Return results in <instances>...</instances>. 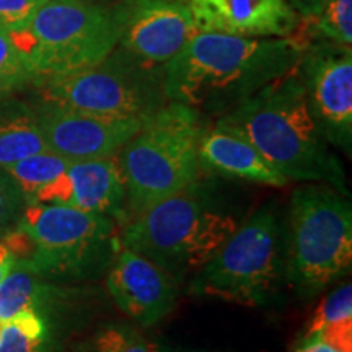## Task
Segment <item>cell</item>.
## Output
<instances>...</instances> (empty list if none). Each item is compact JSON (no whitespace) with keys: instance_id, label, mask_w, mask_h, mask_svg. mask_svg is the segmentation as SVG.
I'll use <instances>...</instances> for the list:
<instances>
[{"instance_id":"obj_10","label":"cell","mask_w":352,"mask_h":352,"mask_svg":"<svg viewBox=\"0 0 352 352\" xmlns=\"http://www.w3.org/2000/svg\"><path fill=\"white\" fill-rule=\"evenodd\" d=\"M308 108L328 144L351 155L352 147V52L331 41L305 47L300 63Z\"/></svg>"},{"instance_id":"obj_21","label":"cell","mask_w":352,"mask_h":352,"mask_svg":"<svg viewBox=\"0 0 352 352\" xmlns=\"http://www.w3.org/2000/svg\"><path fill=\"white\" fill-rule=\"evenodd\" d=\"M33 83V76L12 34L0 26V100Z\"/></svg>"},{"instance_id":"obj_12","label":"cell","mask_w":352,"mask_h":352,"mask_svg":"<svg viewBox=\"0 0 352 352\" xmlns=\"http://www.w3.org/2000/svg\"><path fill=\"white\" fill-rule=\"evenodd\" d=\"M116 8L118 46L165 67L197 33L189 0H121Z\"/></svg>"},{"instance_id":"obj_18","label":"cell","mask_w":352,"mask_h":352,"mask_svg":"<svg viewBox=\"0 0 352 352\" xmlns=\"http://www.w3.org/2000/svg\"><path fill=\"white\" fill-rule=\"evenodd\" d=\"M47 151L36 108L13 96L0 100V166Z\"/></svg>"},{"instance_id":"obj_13","label":"cell","mask_w":352,"mask_h":352,"mask_svg":"<svg viewBox=\"0 0 352 352\" xmlns=\"http://www.w3.org/2000/svg\"><path fill=\"white\" fill-rule=\"evenodd\" d=\"M107 287L121 311L142 327L164 320L178 298L170 272L124 246L118 250L107 271Z\"/></svg>"},{"instance_id":"obj_15","label":"cell","mask_w":352,"mask_h":352,"mask_svg":"<svg viewBox=\"0 0 352 352\" xmlns=\"http://www.w3.org/2000/svg\"><path fill=\"white\" fill-rule=\"evenodd\" d=\"M197 157L201 170L226 178L246 179L274 188H283L289 183L248 140L215 122L202 127Z\"/></svg>"},{"instance_id":"obj_26","label":"cell","mask_w":352,"mask_h":352,"mask_svg":"<svg viewBox=\"0 0 352 352\" xmlns=\"http://www.w3.org/2000/svg\"><path fill=\"white\" fill-rule=\"evenodd\" d=\"M47 0H0V26L8 33L23 30Z\"/></svg>"},{"instance_id":"obj_17","label":"cell","mask_w":352,"mask_h":352,"mask_svg":"<svg viewBox=\"0 0 352 352\" xmlns=\"http://www.w3.org/2000/svg\"><path fill=\"white\" fill-rule=\"evenodd\" d=\"M69 164L57 153L44 151L8 165L6 170L19 183L28 204L70 206Z\"/></svg>"},{"instance_id":"obj_3","label":"cell","mask_w":352,"mask_h":352,"mask_svg":"<svg viewBox=\"0 0 352 352\" xmlns=\"http://www.w3.org/2000/svg\"><path fill=\"white\" fill-rule=\"evenodd\" d=\"M2 241L47 280L103 276L118 253L113 219L65 204H28Z\"/></svg>"},{"instance_id":"obj_29","label":"cell","mask_w":352,"mask_h":352,"mask_svg":"<svg viewBox=\"0 0 352 352\" xmlns=\"http://www.w3.org/2000/svg\"><path fill=\"white\" fill-rule=\"evenodd\" d=\"M13 264H15V254L12 253V250L3 241H0V283L6 279Z\"/></svg>"},{"instance_id":"obj_8","label":"cell","mask_w":352,"mask_h":352,"mask_svg":"<svg viewBox=\"0 0 352 352\" xmlns=\"http://www.w3.org/2000/svg\"><path fill=\"white\" fill-rule=\"evenodd\" d=\"M284 232L276 210L263 208L223 241L191 284L195 296L267 305L285 280Z\"/></svg>"},{"instance_id":"obj_22","label":"cell","mask_w":352,"mask_h":352,"mask_svg":"<svg viewBox=\"0 0 352 352\" xmlns=\"http://www.w3.org/2000/svg\"><path fill=\"white\" fill-rule=\"evenodd\" d=\"M315 32L324 41L342 46L352 43V0H327L315 16Z\"/></svg>"},{"instance_id":"obj_4","label":"cell","mask_w":352,"mask_h":352,"mask_svg":"<svg viewBox=\"0 0 352 352\" xmlns=\"http://www.w3.org/2000/svg\"><path fill=\"white\" fill-rule=\"evenodd\" d=\"M202 121L192 108L168 101L118 152L132 215L195 186L201 173L197 144Z\"/></svg>"},{"instance_id":"obj_16","label":"cell","mask_w":352,"mask_h":352,"mask_svg":"<svg viewBox=\"0 0 352 352\" xmlns=\"http://www.w3.org/2000/svg\"><path fill=\"white\" fill-rule=\"evenodd\" d=\"M70 206L121 220L126 215V186L118 153L96 160L70 162Z\"/></svg>"},{"instance_id":"obj_19","label":"cell","mask_w":352,"mask_h":352,"mask_svg":"<svg viewBox=\"0 0 352 352\" xmlns=\"http://www.w3.org/2000/svg\"><path fill=\"white\" fill-rule=\"evenodd\" d=\"M57 289L34 272L28 264L15 258V264L0 283V324L23 311H38L56 300Z\"/></svg>"},{"instance_id":"obj_32","label":"cell","mask_w":352,"mask_h":352,"mask_svg":"<svg viewBox=\"0 0 352 352\" xmlns=\"http://www.w3.org/2000/svg\"><path fill=\"white\" fill-rule=\"evenodd\" d=\"M0 327H2V324H0Z\"/></svg>"},{"instance_id":"obj_24","label":"cell","mask_w":352,"mask_h":352,"mask_svg":"<svg viewBox=\"0 0 352 352\" xmlns=\"http://www.w3.org/2000/svg\"><path fill=\"white\" fill-rule=\"evenodd\" d=\"M26 206L28 201L19 183L3 166H0V239H6L8 233L19 227Z\"/></svg>"},{"instance_id":"obj_31","label":"cell","mask_w":352,"mask_h":352,"mask_svg":"<svg viewBox=\"0 0 352 352\" xmlns=\"http://www.w3.org/2000/svg\"><path fill=\"white\" fill-rule=\"evenodd\" d=\"M85 2L96 3V6H103V7H114V6H118L121 0H85Z\"/></svg>"},{"instance_id":"obj_7","label":"cell","mask_w":352,"mask_h":352,"mask_svg":"<svg viewBox=\"0 0 352 352\" xmlns=\"http://www.w3.org/2000/svg\"><path fill=\"white\" fill-rule=\"evenodd\" d=\"M33 85L90 67L120 41L116 8L85 0H47L28 25L10 33Z\"/></svg>"},{"instance_id":"obj_6","label":"cell","mask_w":352,"mask_h":352,"mask_svg":"<svg viewBox=\"0 0 352 352\" xmlns=\"http://www.w3.org/2000/svg\"><path fill=\"white\" fill-rule=\"evenodd\" d=\"M239 223L195 195L192 186L132 215L121 243L173 277L199 271Z\"/></svg>"},{"instance_id":"obj_25","label":"cell","mask_w":352,"mask_h":352,"mask_svg":"<svg viewBox=\"0 0 352 352\" xmlns=\"http://www.w3.org/2000/svg\"><path fill=\"white\" fill-rule=\"evenodd\" d=\"M352 318V285L351 283L342 284L333 292H329L320 307L316 308L314 318L308 324L307 333L303 338L314 336L318 333L321 328L328 327V324L336 323V321Z\"/></svg>"},{"instance_id":"obj_9","label":"cell","mask_w":352,"mask_h":352,"mask_svg":"<svg viewBox=\"0 0 352 352\" xmlns=\"http://www.w3.org/2000/svg\"><path fill=\"white\" fill-rule=\"evenodd\" d=\"M36 87L43 103L142 121L168 103L164 67L145 63L120 46L90 67Z\"/></svg>"},{"instance_id":"obj_23","label":"cell","mask_w":352,"mask_h":352,"mask_svg":"<svg viewBox=\"0 0 352 352\" xmlns=\"http://www.w3.org/2000/svg\"><path fill=\"white\" fill-rule=\"evenodd\" d=\"M90 352H158V349L138 329L126 324H107L94 334Z\"/></svg>"},{"instance_id":"obj_5","label":"cell","mask_w":352,"mask_h":352,"mask_svg":"<svg viewBox=\"0 0 352 352\" xmlns=\"http://www.w3.org/2000/svg\"><path fill=\"white\" fill-rule=\"evenodd\" d=\"M285 280L303 298L318 296L349 272L352 208L349 196L321 183L292 192L284 240Z\"/></svg>"},{"instance_id":"obj_14","label":"cell","mask_w":352,"mask_h":352,"mask_svg":"<svg viewBox=\"0 0 352 352\" xmlns=\"http://www.w3.org/2000/svg\"><path fill=\"white\" fill-rule=\"evenodd\" d=\"M197 33L289 38L300 16L289 0H189Z\"/></svg>"},{"instance_id":"obj_27","label":"cell","mask_w":352,"mask_h":352,"mask_svg":"<svg viewBox=\"0 0 352 352\" xmlns=\"http://www.w3.org/2000/svg\"><path fill=\"white\" fill-rule=\"evenodd\" d=\"M323 342L336 352H352V318H346L321 328L314 336L303 338Z\"/></svg>"},{"instance_id":"obj_28","label":"cell","mask_w":352,"mask_h":352,"mask_svg":"<svg viewBox=\"0 0 352 352\" xmlns=\"http://www.w3.org/2000/svg\"><path fill=\"white\" fill-rule=\"evenodd\" d=\"M289 3L298 13L300 19L303 16V19L314 20L327 3V0H289Z\"/></svg>"},{"instance_id":"obj_11","label":"cell","mask_w":352,"mask_h":352,"mask_svg":"<svg viewBox=\"0 0 352 352\" xmlns=\"http://www.w3.org/2000/svg\"><path fill=\"white\" fill-rule=\"evenodd\" d=\"M36 113L47 151L67 162L116 155L144 124L138 118L78 111L43 101Z\"/></svg>"},{"instance_id":"obj_30","label":"cell","mask_w":352,"mask_h":352,"mask_svg":"<svg viewBox=\"0 0 352 352\" xmlns=\"http://www.w3.org/2000/svg\"><path fill=\"white\" fill-rule=\"evenodd\" d=\"M294 352H336L331 347H328L323 342L314 341V340H302L300 344L297 346V349Z\"/></svg>"},{"instance_id":"obj_2","label":"cell","mask_w":352,"mask_h":352,"mask_svg":"<svg viewBox=\"0 0 352 352\" xmlns=\"http://www.w3.org/2000/svg\"><path fill=\"white\" fill-rule=\"evenodd\" d=\"M215 124L245 138L287 182L328 184L349 196L344 170L308 108L298 64Z\"/></svg>"},{"instance_id":"obj_1","label":"cell","mask_w":352,"mask_h":352,"mask_svg":"<svg viewBox=\"0 0 352 352\" xmlns=\"http://www.w3.org/2000/svg\"><path fill=\"white\" fill-rule=\"evenodd\" d=\"M297 38L196 33L164 67L165 95L204 116L220 118L300 63Z\"/></svg>"},{"instance_id":"obj_20","label":"cell","mask_w":352,"mask_h":352,"mask_svg":"<svg viewBox=\"0 0 352 352\" xmlns=\"http://www.w3.org/2000/svg\"><path fill=\"white\" fill-rule=\"evenodd\" d=\"M50 329L38 311H23L0 327V352H46Z\"/></svg>"}]
</instances>
